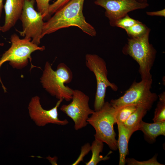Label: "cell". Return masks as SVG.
<instances>
[{
	"instance_id": "44dd1931",
	"label": "cell",
	"mask_w": 165,
	"mask_h": 165,
	"mask_svg": "<svg viewBox=\"0 0 165 165\" xmlns=\"http://www.w3.org/2000/svg\"><path fill=\"white\" fill-rule=\"evenodd\" d=\"M37 3L38 12L42 14L43 19L48 18L50 16L49 12L50 0H35Z\"/></svg>"
},
{
	"instance_id": "4fadbf2b",
	"label": "cell",
	"mask_w": 165,
	"mask_h": 165,
	"mask_svg": "<svg viewBox=\"0 0 165 165\" xmlns=\"http://www.w3.org/2000/svg\"><path fill=\"white\" fill-rule=\"evenodd\" d=\"M138 130L143 132L145 138L148 141L154 142L158 136L165 135V121L151 123L141 120L138 126Z\"/></svg>"
},
{
	"instance_id": "5bb4252c",
	"label": "cell",
	"mask_w": 165,
	"mask_h": 165,
	"mask_svg": "<svg viewBox=\"0 0 165 165\" xmlns=\"http://www.w3.org/2000/svg\"><path fill=\"white\" fill-rule=\"evenodd\" d=\"M119 132L117 145L119 154V165L126 164V157L129 154L128 142L133 133L125 127L123 123H117Z\"/></svg>"
},
{
	"instance_id": "d4e9b609",
	"label": "cell",
	"mask_w": 165,
	"mask_h": 165,
	"mask_svg": "<svg viewBox=\"0 0 165 165\" xmlns=\"http://www.w3.org/2000/svg\"><path fill=\"white\" fill-rule=\"evenodd\" d=\"M146 14L149 16H165V9L162 10L152 12H147Z\"/></svg>"
},
{
	"instance_id": "cb8c5ba5",
	"label": "cell",
	"mask_w": 165,
	"mask_h": 165,
	"mask_svg": "<svg viewBox=\"0 0 165 165\" xmlns=\"http://www.w3.org/2000/svg\"><path fill=\"white\" fill-rule=\"evenodd\" d=\"M91 146L89 143H87L82 146L81 153L77 159L72 165H76L79 164V163L83 161L84 156L87 154L90 150Z\"/></svg>"
},
{
	"instance_id": "d6986e66",
	"label": "cell",
	"mask_w": 165,
	"mask_h": 165,
	"mask_svg": "<svg viewBox=\"0 0 165 165\" xmlns=\"http://www.w3.org/2000/svg\"><path fill=\"white\" fill-rule=\"evenodd\" d=\"M152 120L154 122L165 121V100H159Z\"/></svg>"
},
{
	"instance_id": "83f0119b",
	"label": "cell",
	"mask_w": 165,
	"mask_h": 165,
	"mask_svg": "<svg viewBox=\"0 0 165 165\" xmlns=\"http://www.w3.org/2000/svg\"><path fill=\"white\" fill-rule=\"evenodd\" d=\"M137 1L140 2H147V0H136Z\"/></svg>"
},
{
	"instance_id": "7402d4cb",
	"label": "cell",
	"mask_w": 165,
	"mask_h": 165,
	"mask_svg": "<svg viewBox=\"0 0 165 165\" xmlns=\"http://www.w3.org/2000/svg\"><path fill=\"white\" fill-rule=\"evenodd\" d=\"M126 163L128 165H163L157 160V156H154L149 160L144 161H138L133 158L126 159Z\"/></svg>"
},
{
	"instance_id": "8fae6325",
	"label": "cell",
	"mask_w": 165,
	"mask_h": 165,
	"mask_svg": "<svg viewBox=\"0 0 165 165\" xmlns=\"http://www.w3.org/2000/svg\"><path fill=\"white\" fill-rule=\"evenodd\" d=\"M40 98L38 96L32 97L28 105L30 117L39 127H43L49 123L65 125L68 123L67 119L61 120L58 118L57 109L63 100L59 99L55 106L52 108L46 110L42 107Z\"/></svg>"
},
{
	"instance_id": "2e32d148",
	"label": "cell",
	"mask_w": 165,
	"mask_h": 165,
	"mask_svg": "<svg viewBox=\"0 0 165 165\" xmlns=\"http://www.w3.org/2000/svg\"><path fill=\"white\" fill-rule=\"evenodd\" d=\"M103 143L95 139L90 147V150L92 152L91 157L89 161L86 163V165H96L101 161H105L109 159L108 155L112 153V151H110L105 157L100 155V153L102 152L103 150Z\"/></svg>"
},
{
	"instance_id": "6da1fadb",
	"label": "cell",
	"mask_w": 165,
	"mask_h": 165,
	"mask_svg": "<svg viewBox=\"0 0 165 165\" xmlns=\"http://www.w3.org/2000/svg\"><path fill=\"white\" fill-rule=\"evenodd\" d=\"M85 0H71L44 22L42 37L62 28L75 26L92 37L96 35L95 28L87 23L83 13Z\"/></svg>"
},
{
	"instance_id": "7c38bea8",
	"label": "cell",
	"mask_w": 165,
	"mask_h": 165,
	"mask_svg": "<svg viewBox=\"0 0 165 165\" xmlns=\"http://www.w3.org/2000/svg\"><path fill=\"white\" fill-rule=\"evenodd\" d=\"M24 0H6L3 6L5 13V22L1 27V31L5 32L14 26L21 14Z\"/></svg>"
},
{
	"instance_id": "277c9868",
	"label": "cell",
	"mask_w": 165,
	"mask_h": 165,
	"mask_svg": "<svg viewBox=\"0 0 165 165\" xmlns=\"http://www.w3.org/2000/svg\"><path fill=\"white\" fill-rule=\"evenodd\" d=\"M117 110L107 101L100 110L94 111L87 120L88 124L95 130V139L106 143L114 151L118 149L116 134L114 129V125L116 123Z\"/></svg>"
},
{
	"instance_id": "30bf717a",
	"label": "cell",
	"mask_w": 165,
	"mask_h": 165,
	"mask_svg": "<svg viewBox=\"0 0 165 165\" xmlns=\"http://www.w3.org/2000/svg\"><path fill=\"white\" fill-rule=\"evenodd\" d=\"M94 3L105 10V14L109 20L110 25L114 27L118 19L130 12L145 9L149 6L147 2H140L136 0H96Z\"/></svg>"
},
{
	"instance_id": "3957f363",
	"label": "cell",
	"mask_w": 165,
	"mask_h": 165,
	"mask_svg": "<svg viewBox=\"0 0 165 165\" xmlns=\"http://www.w3.org/2000/svg\"><path fill=\"white\" fill-rule=\"evenodd\" d=\"M150 30L143 36L128 38L127 43L123 47L122 52L131 57L138 64L139 72L141 79H152L150 71L156 58V50L149 43Z\"/></svg>"
},
{
	"instance_id": "ba28073f",
	"label": "cell",
	"mask_w": 165,
	"mask_h": 165,
	"mask_svg": "<svg viewBox=\"0 0 165 165\" xmlns=\"http://www.w3.org/2000/svg\"><path fill=\"white\" fill-rule=\"evenodd\" d=\"M35 0H24L23 10L20 18L23 29L18 31L20 35L30 39L37 45L40 43L44 22L41 13L34 8Z\"/></svg>"
},
{
	"instance_id": "7a4b0ae2",
	"label": "cell",
	"mask_w": 165,
	"mask_h": 165,
	"mask_svg": "<svg viewBox=\"0 0 165 165\" xmlns=\"http://www.w3.org/2000/svg\"><path fill=\"white\" fill-rule=\"evenodd\" d=\"M70 69L64 63H60L57 70L52 69L50 63L45 64L40 82L43 87L51 95L67 101L72 100L73 90L65 84L70 83L73 79Z\"/></svg>"
},
{
	"instance_id": "52a82bcc",
	"label": "cell",
	"mask_w": 165,
	"mask_h": 165,
	"mask_svg": "<svg viewBox=\"0 0 165 165\" xmlns=\"http://www.w3.org/2000/svg\"><path fill=\"white\" fill-rule=\"evenodd\" d=\"M85 59L86 66L93 72L96 80L97 89L94 110L97 111L102 108L105 103L107 88L109 87L113 90L117 91L118 87L108 80L106 63L103 58L96 54H88L86 55Z\"/></svg>"
},
{
	"instance_id": "5b68a950",
	"label": "cell",
	"mask_w": 165,
	"mask_h": 165,
	"mask_svg": "<svg viewBox=\"0 0 165 165\" xmlns=\"http://www.w3.org/2000/svg\"><path fill=\"white\" fill-rule=\"evenodd\" d=\"M152 82V79H141L138 82L134 81L122 96L112 99L110 103L117 109L134 105L143 107L149 111L158 98L156 93L151 91Z\"/></svg>"
},
{
	"instance_id": "8992f818",
	"label": "cell",
	"mask_w": 165,
	"mask_h": 165,
	"mask_svg": "<svg viewBox=\"0 0 165 165\" xmlns=\"http://www.w3.org/2000/svg\"><path fill=\"white\" fill-rule=\"evenodd\" d=\"M11 47L2 55L0 59V68L2 65L6 61L13 68H22L27 66L29 60L31 62V54L39 50L42 51L44 46H39L32 43L30 39H20L18 36L14 34L10 37ZM0 81L2 82L0 77Z\"/></svg>"
},
{
	"instance_id": "ffe728a7",
	"label": "cell",
	"mask_w": 165,
	"mask_h": 165,
	"mask_svg": "<svg viewBox=\"0 0 165 165\" xmlns=\"http://www.w3.org/2000/svg\"><path fill=\"white\" fill-rule=\"evenodd\" d=\"M139 21L130 17L127 14L117 20L114 27H118L125 30Z\"/></svg>"
},
{
	"instance_id": "9c48e42d",
	"label": "cell",
	"mask_w": 165,
	"mask_h": 165,
	"mask_svg": "<svg viewBox=\"0 0 165 165\" xmlns=\"http://www.w3.org/2000/svg\"><path fill=\"white\" fill-rule=\"evenodd\" d=\"M72 100L70 104L62 105L60 109L72 119L75 129L78 130L88 124L89 116L94 111L89 106L88 96L80 90H73Z\"/></svg>"
},
{
	"instance_id": "603a6c76",
	"label": "cell",
	"mask_w": 165,
	"mask_h": 165,
	"mask_svg": "<svg viewBox=\"0 0 165 165\" xmlns=\"http://www.w3.org/2000/svg\"><path fill=\"white\" fill-rule=\"evenodd\" d=\"M71 0H57L53 3L50 4L49 12L50 16L54 14L61 9Z\"/></svg>"
},
{
	"instance_id": "4316f807",
	"label": "cell",
	"mask_w": 165,
	"mask_h": 165,
	"mask_svg": "<svg viewBox=\"0 0 165 165\" xmlns=\"http://www.w3.org/2000/svg\"><path fill=\"white\" fill-rule=\"evenodd\" d=\"M3 0H0V19L1 16L2 9L3 7Z\"/></svg>"
},
{
	"instance_id": "484cf974",
	"label": "cell",
	"mask_w": 165,
	"mask_h": 165,
	"mask_svg": "<svg viewBox=\"0 0 165 165\" xmlns=\"http://www.w3.org/2000/svg\"><path fill=\"white\" fill-rule=\"evenodd\" d=\"M47 159L49 160L50 161L51 163L53 164H56L57 165V164L56 162L57 160V157H54L53 158H52L50 156H48L46 158Z\"/></svg>"
},
{
	"instance_id": "e0dca14e",
	"label": "cell",
	"mask_w": 165,
	"mask_h": 165,
	"mask_svg": "<svg viewBox=\"0 0 165 165\" xmlns=\"http://www.w3.org/2000/svg\"><path fill=\"white\" fill-rule=\"evenodd\" d=\"M125 30L130 38H136L143 36L150 29L139 21Z\"/></svg>"
},
{
	"instance_id": "9a60e30c",
	"label": "cell",
	"mask_w": 165,
	"mask_h": 165,
	"mask_svg": "<svg viewBox=\"0 0 165 165\" xmlns=\"http://www.w3.org/2000/svg\"><path fill=\"white\" fill-rule=\"evenodd\" d=\"M148 111L144 108L138 107L136 110L123 124L133 133L138 130V127L142 118Z\"/></svg>"
},
{
	"instance_id": "f1b7e54d",
	"label": "cell",
	"mask_w": 165,
	"mask_h": 165,
	"mask_svg": "<svg viewBox=\"0 0 165 165\" xmlns=\"http://www.w3.org/2000/svg\"><path fill=\"white\" fill-rule=\"evenodd\" d=\"M1 31V27L0 26V31ZM4 44L3 43H0V46H3Z\"/></svg>"
},
{
	"instance_id": "ac0fdd59",
	"label": "cell",
	"mask_w": 165,
	"mask_h": 165,
	"mask_svg": "<svg viewBox=\"0 0 165 165\" xmlns=\"http://www.w3.org/2000/svg\"><path fill=\"white\" fill-rule=\"evenodd\" d=\"M137 107L135 105H130L118 109L116 115V123H123L136 110Z\"/></svg>"
}]
</instances>
